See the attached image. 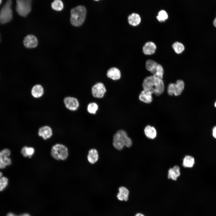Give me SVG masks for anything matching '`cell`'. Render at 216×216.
<instances>
[{"instance_id":"cell-1","label":"cell","mask_w":216,"mask_h":216,"mask_svg":"<svg viewBox=\"0 0 216 216\" xmlns=\"http://www.w3.org/2000/svg\"><path fill=\"white\" fill-rule=\"evenodd\" d=\"M86 14V8L83 6L79 5L72 8L70 11L71 24L75 26H81L85 21Z\"/></svg>"},{"instance_id":"cell-2","label":"cell","mask_w":216,"mask_h":216,"mask_svg":"<svg viewBox=\"0 0 216 216\" xmlns=\"http://www.w3.org/2000/svg\"><path fill=\"white\" fill-rule=\"evenodd\" d=\"M12 0H7L0 10V22L2 24L10 22L13 18Z\"/></svg>"},{"instance_id":"cell-3","label":"cell","mask_w":216,"mask_h":216,"mask_svg":"<svg viewBox=\"0 0 216 216\" xmlns=\"http://www.w3.org/2000/svg\"><path fill=\"white\" fill-rule=\"evenodd\" d=\"M51 153L54 158L58 160H64L68 156V148L64 145L60 144H56L53 146Z\"/></svg>"},{"instance_id":"cell-4","label":"cell","mask_w":216,"mask_h":216,"mask_svg":"<svg viewBox=\"0 0 216 216\" xmlns=\"http://www.w3.org/2000/svg\"><path fill=\"white\" fill-rule=\"evenodd\" d=\"M32 0H16V10L18 14L26 16L31 12Z\"/></svg>"},{"instance_id":"cell-5","label":"cell","mask_w":216,"mask_h":216,"mask_svg":"<svg viewBox=\"0 0 216 216\" xmlns=\"http://www.w3.org/2000/svg\"><path fill=\"white\" fill-rule=\"evenodd\" d=\"M129 138L126 132L124 130H118L113 136V145L114 147L119 150H122L124 146V143Z\"/></svg>"},{"instance_id":"cell-6","label":"cell","mask_w":216,"mask_h":216,"mask_svg":"<svg viewBox=\"0 0 216 216\" xmlns=\"http://www.w3.org/2000/svg\"><path fill=\"white\" fill-rule=\"evenodd\" d=\"M10 154V150L5 148L0 152V168H5L11 163V160L9 156Z\"/></svg>"},{"instance_id":"cell-7","label":"cell","mask_w":216,"mask_h":216,"mask_svg":"<svg viewBox=\"0 0 216 216\" xmlns=\"http://www.w3.org/2000/svg\"><path fill=\"white\" fill-rule=\"evenodd\" d=\"M106 90L104 84L101 82L98 83L92 88V92L94 97L98 98H103Z\"/></svg>"},{"instance_id":"cell-8","label":"cell","mask_w":216,"mask_h":216,"mask_svg":"<svg viewBox=\"0 0 216 216\" xmlns=\"http://www.w3.org/2000/svg\"><path fill=\"white\" fill-rule=\"evenodd\" d=\"M156 82V78L153 75L146 77L142 83L143 89L151 90L154 93Z\"/></svg>"},{"instance_id":"cell-9","label":"cell","mask_w":216,"mask_h":216,"mask_svg":"<svg viewBox=\"0 0 216 216\" xmlns=\"http://www.w3.org/2000/svg\"><path fill=\"white\" fill-rule=\"evenodd\" d=\"M38 40L36 37L32 34L26 36L23 40L24 46L28 48L36 47L38 46Z\"/></svg>"},{"instance_id":"cell-10","label":"cell","mask_w":216,"mask_h":216,"mask_svg":"<svg viewBox=\"0 0 216 216\" xmlns=\"http://www.w3.org/2000/svg\"><path fill=\"white\" fill-rule=\"evenodd\" d=\"M64 102L66 107L71 110H76L79 106L78 100L74 98L66 97L65 98Z\"/></svg>"},{"instance_id":"cell-11","label":"cell","mask_w":216,"mask_h":216,"mask_svg":"<svg viewBox=\"0 0 216 216\" xmlns=\"http://www.w3.org/2000/svg\"><path fill=\"white\" fill-rule=\"evenodd\" d=\"M153 94V92L151 90L143 89L139 95V99L146 103H150L152 100V95Z\"/></svg>"},{"instance_id":"cell-12","label":"cell","mask_w":216,"mask_h":216,"mask_svg":"<svg viewBox=\"0 0 216 216\" xmlns=\"http://www.w3.org/2000/svg\"><path fill=\"white\" fill-rule=\"evenodd\" d=\"M156 46L153 42H146L142 48L143 53L146 55H151L154 54L156 50Z\"/></svg>"},{"instance_id":"cell-13","label":"cell","mask_w":216,"mask_h":216,"mask_svg":"<svg viewBox=\"0 0 216 216\" xmlns=\"http://www.w3.org/2000/svg\"><path fill=\"white\" fill-rule=\"evenodd\" d=\"M164 90V85L162 79L156 77L155 86L154 89V94L159 96L162 94Z\"/></svg>"},{"instance_id":"cell-14","label":"cell","mask_w":216,"mask_h":216,"mask_svg":"<svg viewBox=\"0 0 216 216\" xmlns=\"http://www.w3.org/2000/svg\"><path fill=\"white\" fill-rule=\"evenodd\" d=\"M119 192L118 193L117 197L121 201H127L128 200L129 191L125 187H121L118 189Z\"/></svg>"},{"instance_id":"cell-15","label":"cell","mask_w":216,"mask_h":216,"mask_svg":"<svg viewBox=\"0 0 216 216\" xmlns=\"http://www.w3.org/2000/svg\"><path fill=\"white\" fill-rule=\"evenodd\" d=\"M38 134L44 139L46 140L52 135V130L50 127L45 126L40 128L38 131Z\"/></svg>"},{"instance_id":"cell-16","label":"cell","mask_w":216,"mask_h":216,"mask_svg":"<svg viewBox=\"0 0 216 216\" xmlns=\"http://www.w3.org/2000/svg\"><path fill=\"white\" fill-rule=\"evenodd\" d=\"M108 77L113 80L119 79L121 77V72L118 68L112 67L110 68L107 72Z\"/></svg>"},{"instance_id":"cell-17","label":"cell","mask_w":216,"mask_h":216,"mask_svg":"<svg viewBox=\"0 0 216 216\" xmlns=\"http://www.w3.org/2000/svg\"><path fill=\"white\" fill-rule=\"evenodd\" d=\"M180 175V168L177 166H175L169 170L168 177L169 179L176 180Z\"/></svg>"},{"instance_id":"cell-18","label":"cell","mask_w":216,"mask_h":216,"mask_svg":"<svg viewBox=\"0 0 216 216\" xmlns=\"http://www.w3.org/2000/svg\"><path fill=\"white\" fill-rule=\"evenodd\" d=\"M144 131L146 136L150 139H154L156 136L157 131L154 127L147 125L145 128Z\"/></svg>"},{"instance_id":"cell-19","label":"cell","mask_w":216,"mask_h":216,"mask_svg":"<svg viewBox=\"0 0 216 216\" xmlns=\"http://www.w3.org/2000/svg\"><path fill=\"white\" fill-rule=\"evenodd\" d=\"M128 19L129 24L133 26L138 25L141 22V18L140 15L136 13H133L130 15Z\"/></svg>"},{"instance_id":"cell-20","label":"cell","mask_w":216,"mask_h":216,"mask_svg":"<svg viewBox=\"0 0 216 216\" xmlns=\"http://www.w3.org/2000/svg\"><path fill=\"white\" fill-rule=\"evenodd\" d=\"M175 84L174 95L176 96H179L182 94L184 89V83L182 80H177Z\"/></svg>"},{"instance_id":"cell-21","label":"cell","mask_w":216,"mask_h":216,"mask_svg":"<svg viewBox=\"0 0 216 216\" xmlns=\"http://www.w3.org/2000/svg\"><path fill=\"white\" fill-rule=\"evenodd\" d=\"M88 161L91 164H94L98 160V154L97 150L95 149L90 150L87 156Z\"/></svg>"},{"instance_id":"cell-22","label":"cell","mask_w":216,"mask_h":216,"mask_svg":"<svg viewBox=\"0 0 216 216\" xmlns=\"http://www.w3.org/2000/svg\"><path fill=\"white\" fill-rule=\"evenodd\" d=\"M158 64L155 61L148 59L146 61V67L147 70L154 74L156 71Z\"/></svg>"},{"instance_id":"cell-23","label":"cell","mask_w":216,"mask_h":216,"mask_svg":"<svg viewBox=\"0 0 216 216\" xmlns=\"http://www.w3.org/2000/svg\"><path fill=\"white\" fill-rule=\"evenodd\" d=\"M43 89L42 87L39 85H37L34 86L32 90V95L36 98L41 97L43 95Z\"/></svg>"},{"instance_id":"cell-24","label":"cell","mask_w":216,"mask_h":216,"mask_svg":"<svg viewBox=\"0 0 216 216\" xmlns=\"http://www.w3.org/2000/svg\"><path fill=\"white\" fill-rule=\"evenodd\" d=\"M194 159L192 157L187 155L185 156L183 160V165L185 167H192L194 164Z\"/></svg>"},{"instance_id":"cell-25","label":"cell","mask_w":216,"mask_h":216,"mask_svg":"<svg viewBox=\"0 0 216 216\" xmlns=\"http://www.w3.org/2000/svg\"><path fill=\"white\" fill-rule=\"evenodd\" d=\"M34 148L31 147H24L21 149V153L24 157L30 158L34 154Z\"/></svg>"},{"instance_id":"cell-26","label":"cell","mask_w":216,"mask_h":216,"mask_svg":"<svg viewBox=\"0 0 216 216\" xmlns=\"http://www.w3.org/2000/svg\"><path fill=\"white\" fill-rule=\"evenodd\" d=\"M52 8L57 11L62 10L64 8V4L61 0H54L51 4Z\"/></svg>"},{"instance_id":"cell-27","label":"cell","mask_w":216,"mask_h":216,"mask_svg":"<svg viewBox=\"0 0 216 216\" xmlns=\"http://www.w3.org/2000/svg\"><path fill=\"white\" fill-rule=\"evenodd\" d=\"M172 47L175 52L178 54L182 53L184 50V46L183 44L178 42L174 43Z\"/></svg>"},{"instance_id":"cell-28","label":"cell","mask_w":216,"mask_h":216,"mask_svg":"<svg viewBox=\"0 0 216 216\" xmlns=\"http://www.w3.org/2000/svg\"><path fill=\"white\" fill-rule=\"evenodd\" d=\"M164 72L163 67L160 64H158L156 71L153 75L156 78L162 79Z\"/></svg>"},{"instance_id":"cell-29","label":"cell","mask_w":216,"mask_h":216,"mask_svg":"<svg viewBox=\"0 0 216 216\" xmlns=\"http://www.w3.org/2000/svg\"><path fill=\"white\" fill-rule=\"evenodd\" d=\"M98 109V105L96 103L94 102L89 103L87 106V110L91 114H95Z\"/></svg>"},{"instance_id":"cell-30","label":"cell","mask_w":216,"mask_h":216,"mask_svg":"<svg viewBox=\"0 0 216 216\" xmlns=\"http://www.w3.org/2000/svg\"><path fill=\"white\" fill-rule=\"evenodd\" d=\"M168 18V15L166 12L164 10H162L159 12L157 18L160 22H162L165 21Z\"/></svg>"},{"instance_id":"cell-31","label":"cell","mask_w":216,"mask_h":216,"mask_svg":"<svg viewBox=\"0 0 216 216\" xmlns=\"http://www.w3.org/2000/svg\"><path fill=\"white\" fill-rule=\"evenodd\" d=\"M8 183V179L5 177L0 178V191L3 190L7 186Z\"/></svg>"},{"instance_id":"cell-32","label":"cell","mask_w":216,"mask_h":216,"mask_svg":"<svg viewBox=\"0 0 216 216\" xmlns=\"http://www.w3.org/2000/svg\"><path fill=\"white\" fill-rule=\"evenodd\" d=\"M175 85V83H171L168 85L167 89V92L169 95L170 96L174 95Z\"/></svg>"},{"instance_id":"cell-33","label":"cell","mask_w":216,"mask_h":216,"mask_svg":"<svg viewBox=\"0 0 216 216\" xmlns=\"http://www.w3.org/2000/svg\"><path fill=\"white\" fill-rule=\"evenodd\" d=\"M7 216H30L29 214H24L21 215L17 216L12 213H9L8 214Z\"/></svg>"},{"instance_id":"cell-34","label":"cell","mask_w":216,"mask_h":216,"mask_svg":"<svg viewBox=\"0 0 216 216\" xmlns=\"http://www.w3.org/2000/svg\"><path fill=\"white\" fill-rule=\"evenodd\" d=\"M212 134L213 137L216 139V126L214 127L213 129Z\"/></svg>"},{"instance_id":"cell-35","label":"cell","mask_w":216,"mask_h":216,"mask_svg":"<svg viewBox=\"0 0 216 216\" xmlns=\"http://www.w3.org/2000/svg\"><path fill=\"white\" fill-rule=\"evenodd\" d=\"M135 216H145L142 213H136L135 215Z\"/></svg>"},{"instance_id":"cell-36","label":"cell","mask_w":216,"mask_h":216,"mask_svg":"<svg viewBox=\"0 0 216 216\" xmlns=\"http://www.w3.org/2000/svg\"><path fill=\"white\" fill-rule=\"evenodd\" d=\"M213 24L214 26L216 27V18L214 19L213 22Z\"/></svg>"},{"instance_id":"cell-37","label":"cell","mask_w":216,"mask_h":216,"mask_svg":"<svg viewBox=\"0 0 216 216\" xmlns=\"http://www.w3.org/2000/svg\"><path fill=\"white\" fill-rule=\"evenodd\" d=\"M214 106H215V107H216V101L215 102V104H214Z\"/></svg>"},{"instance_id":"cell-38","label":"cell","mask_w":216,"mask_h":216,"mask_svg":"<svg viewBox=\"0 0 216 216\" xmlns=\"http://www.w3.org/2000/svg\"><path fill=\"white\" fill-rule=\"evenodd\" d=\"M2 2V0H0V5L1 4Z\"/></svg>"},{"instance_id":"cell-39","label":"cell","mask_w":216,"mask_h":216,"mask_svg":"<svg viewBox=\"0 0 216 216\" xmlns=\"http://www.w3.org/2000/svg\"><path fill=\"white\" fill-rule=\"evenodd\" d=\"M95 0V1H98V0Z\"/></svg>"}]
</instances>
